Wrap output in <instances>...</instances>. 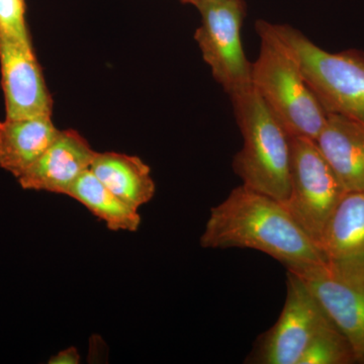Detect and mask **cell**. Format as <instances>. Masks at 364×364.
I'll return each mask as SVG.
<instances>
[{
	"mask_svg": "<svg viewBox=\"0 0 364 364\" xmlns=\"http://www.w3.org/2000/svg\"><path fill=\"white\" fill-rule=\"evenodd\" d=\"M200 245L254 249L279 260L287 269L325 263L316 242L284 203L244 184L212 208Z\"/></svg>",
	"mask_w": 364,
	"mask_h": 364,
	"instance_id": "obj_1",
	"label": "cell"
},
{
	"mask_svg": "<svg viewBox=\"0 0 364 364\" xmlns=\"http://www.w3.org/2000/svg\"><path fill=\"white\" fill-rule=\"evenodd\" d=\"M260 50L252 63L254 90L289 136L315 140L328 114L306 83L296 60L267 21H257Z\"/></svg>",
	"mask_w": 364,
	"mask_h": 364,
	"instance_id": "obj_2",
	"label": "cell"
},
{
	"mask_svg": "<svg viewBox=\"0 0 364 364\" xmlns=\"http://www.w3.org/2000/svg\"><path fill=\"white\" fill-rule=\"evenodd\" d=\"M243 146L233 168L244 186L287 203L289 196V136L257 91L231 98Z\"/></svg>",
	"mask_w": 364,
	"mask_h": 364,
	"instance_id": "obj_3",
	"label": "cell"
},
{
	"mask_svg": "<svg viewBox=\"0 0 364 364\" xmlns=\"http://www.w3.org/2000/svg\"><path fill=\"white\" fill-rule=\"evenodd\" d=\"M272 28L325 112L364 124V52H328L294 26L272 23Z\"/></svg>",
	"mask_w": 364,
	"mask_h": 364,
	"instance_id": "obj_4",
	"label": "cell"
},
{
	"mask_svg": "<svg viewBox=\"0 0 364 364\" xmlns=\"http://www.w3.org/2000/svg\"><path fill=\"white\" fill-rule=\"evenodd\" d=\"M289 196L284 205L318 245L347 191L315 140L289 136Z\"/></svg>",
	"mask_w": 364,
	"mask_h": 364,
	"instance_id": "obj_5",
	"label": "cell"
},
{
	"mask_svg": "<svg viewBox=\"0 0 364 364\" xmlns=\"http://www.w3.org/2000/svg\"><path fill=\"white\" fill-rule=\"evenodd\" d=\"M200 26L195 39L213 76L230 97L247 92L252 85V63L242 43L245 18L243 0H208L198 4Z\"/></svg>",
	"mask_w": 364,
	"mask_h": 364,
	"instance_id": "obj_6",
	"label": "cell"
},
{
	"mask_svg": "<svg viewBox=\"0 0 364 364\" xmlns=\"http://www.w3.org/2000/svg\"><path fill=\"white\" fill-rule=\"evenodd\" d=\"M287 277L282 312L277 322L258 338L247 363L299 364L318 333L333 323L301 277L289 270Z\"/></svg>",
	"mask_w": 364,
	"mask_h": 364,
	"instance_id": "obj_7",
	"label": "cell"
},
{
	"mask_svg": "<svg viewBox=\"0 0 364 364\" xmlns=\"http://www.w3.org/2000/svg\"><path fill=\"white\" fill-rule=\"evenodd\" d=\"M0 70L7 119L52 116L51 95L32 41L0 36Z\"/></svg>",
	"mask_w": 364,
	"mask_h": 364,
	"instance_id": "obj_8",
	"label": "cell"
},
{
	"mask_svg": "<svg viewBox=\"0 0 364 364\" xmlns=\"http://www.w3.org/2000/svg\"><path fill=\"white\" fill-rule=\"evenodd\" d=\"M326 267L341 279L364 284V193L347 191L318 242Z\"/></svg>",
	"mask_w": 364,
	"mask_h": 364,
	"instance_id": "obj_9",
	"label": "cell"
},
{
	"mask_svg": "<svg viewBox=\"0 0 364 364\" xmlns=\"http://www.w3.org/2000/svg\"><path fill=\"white\" fill-rule=\"evenodd\" d=\"M287 270L305 282L333 324L348 340L356 363L364 364V284L337 277L325 263Z\"/></svg>",
	"mask_w": 364,
	"mask_h": 364,
	"instance_id": "obj_10",
	"label": "cell"
},
{
	"mask_svg": "<svg viewBox=\"0 0 364 364\" xmlns=\"http://www.w3.org/2000/svg\"><path fill=\"white\" fill-rule=\"evenodd\" d=\"M97 151L74 130L59 131L44 154L18 178L21 188L65 195L90 169Z\"/></svg>",
	"mask_w": 364,
	"mask_h": 364,
	"instance_id": "obj_11",
	"label": "cell"
},
{
	"mask_svg": "<svg viewBox=\"0 0 364 364\" xmlns=\"http://www.w3.org/2000/svg\"><path fill=\"white\" fill-rule=\"evenodd\" d=\"M316 143L345 191L364 193V124L328 114Z\"/></svg>",
	"mask_w": 364,
	"mask_h": 364,
	"instance_id": "obj_12",
	"label": "cell"
},
{
	"mask_svg": "<svg viewBox=\"0 0 364 364\" xmlns=\"http://www.w3.org/2000/svg\"><path fill=\"white\" fill-rule=\"evenodd\" d=\"M51 117L6 119L0 122V168L20 178L59 133Z\"/></svg>",
	"mask_w": 364,
	"mask_h": 364,
	"instance_id": "obj_13",
	"label": "cell"
},
{
	"mask_svg": "<svg viewBox=\"0 0 364 364\" xmlns=\"http://www.w3.org/2000/svg\"><path fill=\"white\" fill-rule=\"evenodd\" d=\"M90 171L112 193L136 210L154 198L156 186L150 167L138 156L97 152Z\"/></svg>",
	"mask_w": 364,
	"mask_h": 364,
	"instance_id": "obj_14",
	"label": "cell"
},
{
	"mask_svg": "<svg viewBox=\"0 0 364 364\" xmlns=\"http://www.w3.org/2000/svg\"><path fill=\"white\" fill-rule=\"evenodd\" d=\"M67 196L85 205L91 214L105 222L111 231L136 232L140 228L138 210L112 193L90 169L79 177Z\"/></svg>",
	"mask_w": 364,
	"mask_h": 364,
	"instance_id": "obj_15",
	"label": "cell"
},
{
	"mask_svg": "<svg viewBox=\"0 0 364 364\" xmlns=\"http://www.w3.org/2000/svg\"><path fill=\"white\" fill-rule=\"evenodd\" d=\"M356 363L355 354L346 337L334 324L318 333L299 364H351Z\"/></svg>",
	"mask_w": 364,
	"mask_h": 364,
	"instance_id": "obj_16",
	"label": "cell"
},
{
	"mask_svg": "<svg viewBox=\"0 0 364 364\" xmlns=\"http://www.w3.org/2000/svg\"><path fill=\"white\" fill-rule=\"evenodd\" d=\"M0 36L32 41L26 23L25 0H0Z\"/></svg>",
	"mask_w": 364,
	"mask_h": 364,
	"instance_id": "obj_17",
	"label": "cell"
},
{
	"mask_svg": "<svg viewBox=\"0 0 364 364\" xmlns=\"http://www.w3.org/2000/svg\"><path fill=\"white\" fill-rule=\"evenodd\" d=\"M80 354L74 346L68 347L53 355L49 359V364H78L80 363Z\"/></svg>",
	"mask_w": 364,
	"mask_h": 364,
	"instance_id": "obj_18",
	"label": "cell"
},
{
	"mask_svg": "<svg viewBox=\"0 0 364 364\" xmlns=\"http://www.w3.org/2000/svg\"><path fill=\"white\" fill-rule=\"evenodd\" d=\"M183 4H193V6H198V4H203V2L208 1V0H181Z\"/></svg>",
	"mask_w": 364,
	"mask_h": 364,
	"instance_id": "obj_19",
	"label": "cell"
}]
</instances>
